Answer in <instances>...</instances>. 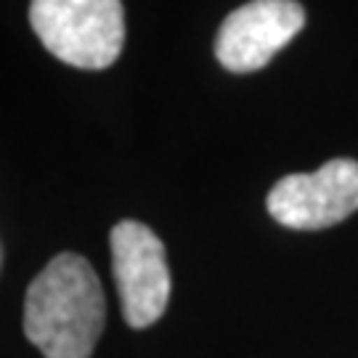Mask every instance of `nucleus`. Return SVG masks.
<instances>
[{
    "label": "nucleus",
    "mask_w": 358,
    "mask_h": 358,
    "mask_svg": "<svg viewBox=\"0 0 358 358\" xmlns=\"http://www.w3.org/2000/svg\"><path fill=\"white\" fill-rule=\"evenodd\" d=\"M103 321L101 282L83 255H56L27 289L24 334L45 358H90Z\"/></svg>",
    "instance_id": "f257e3e1"
},
{
    "label": "nucleus",
    "mask_w": 358,
    "mask_h": 358,
    "mask_svg": "<svg viewBox=\"0 0 358 358\" xmlns=\"http://www.w3.org/2000/svg\"><path fill=\"white\" fill-rule=\"evenodd\" d=\"M29 24L56 59L77 69L115 64L125 45L120 0H32Z\"/></svg>",
    "instance_id": "f03ea898"
},
{
    "label": "nucleus",
    "mask_w": 358,
    "mask_h": 358,
    "mask_svg": "<svg viewBox=\"0 0 358 358\" xmlns=\"http://www.w3.org/2000/svg\"><path fill=\"white\" fill-rule=\"evenodd\" d=\"M112 271L130 327L143 329L165 313L170 300V271L165 244L138 220H120L112 229Z\"/></svg>",
    "instance_id": "7ed1b4c3"
},
{
    "label": "nucleus",
    "mask_w": 358,
    "mask_h": 358,
    "mask_svg": "<svg viewBox=\"0 0 358 358\" xmlns=\"http://www.w3.org/2000/svg\"><path fill=\"white\" fill-rule=\"evenodd\" d=\"M268 213L294 231H319L358 213V162L329 159L316 173H294L268 194Z\"/></svg>",
    "instance_id": "20e7f679"
},
{
    "label": "nucleus",
    "mask_w": 358,
    "mask_h": 358,
    "mask_svg": "<svg viewBox=\"0 0 358 358\" xmlns=\"http://www.w3.org/2000/svg\"><path fill=\"white\" fill-rule=\"evenodd\" d=\"M297 0H250L231 11L217 29L215 56L229 72H257L303 29Z\"/></svg>",
    "instance_id": "39448f33"
}]
</instances>
